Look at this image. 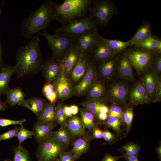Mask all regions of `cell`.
<instances>
[{
    "mask_svg": "<svg viewBox=\"0 0 161 161\" xmlns=\"http://www.w3.org/2000/svg\"><path fill=\"white\" fill-rule=\"evenodd\" d=\"M40 41L39 35L37 34L29 42L17 50L15 66L18 78L35 74L40 70L42 58Z\"/></svg>",
    "mask_w": 161,
    "mask_h": 161,
    "instance_id": "cell-1",
    "label": "cell"
},
{
    "mask_svg": "<svg viewBox=\"0 0 161 161\" xmlns=\"http://www.w3.org/2000/svg\"><path fill=\"white\" fill-rule=\"evenodd\" d=\"M57 4L52 0L44 1L37 9L23 20L21 35L27 39H31L40 31H45L50 22L56 20Z\"/></svg>",
    "mask_w": 161,
    "mask_h": 161,
    "instance_id": "cell-2",
    "label": "cell"
},
{
    "mask_svg": "<svg viewBox=\"0 0 161 161\" xmlns=\"http://www.w3.org/2000/svg\"><path fill=\"white\" fill-rule=\"evenodd\" d=\"M92 0H66L57 4L56 20L63 25L77 18L86 16L89 11Z\"/></svg>",
    "mask_w": 161,
    "mask_h": 161,
    "instance_id": "cell-3",
    "label": "cell"
},
{
    "mask_svg": "<svg viewBox=\"0 0 161 161\" xmlns=\"http://www.w3.org/2000/svg\"><path fill=\"white\" fill-rule=\"evenodd\" d=\"M38 34L46 39L53 57L59 60V58H62V59L73 46L75 38L60 33L51 34L46 31Z\"/></svg>",
    "mask_w": 161,
    "mask_h": 161,
    "instance_id": "cell-4",
    "label": "cell"
},
{
    "mask_svg": "<svg viewBox=\"0 0 161 161\" xmlns=\"http://www.w3.org/2000/svg\"><path fill=\"white\" fill-rule=\"evenodd\" d=\"M66 146L56 140L52 134L39 143L36 154L38 160L56 161L64 152Z\"/></svg>",
    "mask_w": 161,
    "mask_h": 161,
    "instance_id": "cell-5",
    "label": "cell"
},
{
    "mask_svg": "<svg viewBox=\"0 0 161 161\" xmlns=\"http://www.w3.org/2000/svg\"><path fill=\"white\" fill-rule=\"evenodd\" d=\"M97 24L96 20L90 16H86L63 25L55 32L76 37L87 30L97 28Z\"/></svg>",
    "mask_w": 161,
    "mask_h": 161,
    "instance_id": "cell-6",
    "label": "cell"
},
{
    "mask_svg": "<svg viewBox=\"0 0 161 161\" xmlns=\"http://www.w3.org/2000/svg\"><path fill=\"white\" fill-rule=\"evenodd\" d=\"M116 8L113 2L108 0H93L89 11L90 16L95 18L97 24H106L114 15Z\"/></svg>",
    "mask_w": 161,
    "mask_h": 161,
    "instance_id": "cell-7",
    "label": "cell"
},
{
    "mask_svg": "<svg viewBox=\"0 0 161 161\" xmlns=\"http://www.w3.org/2000/svg\"><path fill=\"white\" fill-rule=\"evenodd\" d=\"M125 55L139 73L150 65L153 57L151 52L138 47L128 50Z\"/></svg>",
    "mask_w": 161,
    "mask_h": 161,
    "instance_id": "cell-8",
    "label": "cell"
},
{
    "mask_svg": "<svg viewBox=\"0 0 161 161\" xmlns=\"http://www.w3.org/2000/svg\"><path fill=\"white\" fill-rule=\"evenodd\" d=\"M97 28L87 30L75 38L74 45L83 54L89 52L100 39Z\"/></svg>",
    "mask_w": 161,
    "mask_h": 161,
    "instance_id": "cell-9",
    "label": "cell"
},
{
    "mask_svg": "<svg viewBox=\"0 0 161 161\" xmlns=\"http://www.w3.org/2000/svg\"><path fill=\"white\" fill-rule=\"evenodd\" d=\"M45 79L46 83L54 84L62 72L60 60L53 57L47 59L42 63L40 69Z\"/></svg>",
    "mask_w": 161,
    "mask_h": 161,
    "instance_id": "cell-10",
    "label": "cell"
},
{
    "mask_svg": "<svg viewBox=\"0 0 161 161\" xmlns=\"http://www.w3.org/2000/svg\"><path fill=\"white\" fill-rule=\"evenodd\" d=\"M83 54L73 45L65 56L60 60L62 72L67 75L69 74Z\"/></svg>",
    "mask_w": 161,
    "mask_h": 161,
    "instance_id": "cell-11",
    "label": "cell"
},
{
    "mask_svg": "<svg viewBox=\"0 0 161 161\" xmlns=\"http://www.w3.org/2000/svg\"><path fill=\"white\" fill-rule=\"evenodd\" d=\"M55 126L52 123L37 120L33 126L34 137L38 143L51 136L52 131Z\"/></svg>",
    "mask_w": 161,
    "mask_h": 161,
    "instance_id": "cell-12",
    "label": "cell"
},
{
    "mask_svg": "<svg viewBox=\"0 0 161 161\" xmlns=\"http://www.w3.org/2000/svg\"><path fill=\"white\" fill-rule=\"evenodd\" d=\"M89 52L95 60L101 61L113 58L116 54L100 38Z\"/></svg>",
    "mask_w": 161,
    "mask_h": 161,
    "instance_id": "cell-13",
    "label": "cell"
},
{
    "mask_svg": "<svg viewBox=\"0 0 161 161\" xmlns=\"http://www.w3.org/2000/svg\"><path fill=\"white\" fill-rule=\"evenodd\" d=\"M15 73L16 69L14 65L7 64L0 68V97L5 95L9 89L11 78Z\"/></svg>",
    "mask_w": 161,
    "mask_h": 161,
    "instance_id": "cell-14",
    "label": "cell"
},
{
    "mask_svg": "<svg viewBox=\"0 0 161 161\" xmlns=\"http://www.w3.org/2000/svg\"><path fill=\"white\" fill-rule=\"evenodd\" d=\"M149 98L144 87L143 81L139 82L131 89L130 94V100L134 104L139 105L148 102Z\"/></svg>",
    "mask_w": 161,
    "mask_h": 161,
    "instance_id": "cell-15",
    "label": "cell"
},
{
    "mask_svg": "<svg viewBox=\"0 0 161 161\" xmlns=\"http://www.w3.org/2000/svg\"><path fill=\"white\" fill-rule=\"evenodd\" d=\"M57 93V98L63 99L68 97L72 92L70 83L62 72L56 82L54 84Z\"/></svg>",
    "mask_w": 161,
    "mask_h": 161,
    "instance_id": "cell-16",
    "label": "cell"
},
{
    "mask_svg": "<svg viewBox=\"0 0 161 161\" xmlns=\"http://www.w3.org/2000/svg\"><path fill=\"white\" fill-rule=\"evenodd\" d=\"M89 64L88 56L86 54H83L70 72L74 81H78L84 75Z\"/></svg>",
    "mask_w": 161,
    "mask_h": 161,
    "instance_id": "cell-17",
    "label": "cell"
},
{
    "mask_svg": "<svg viewBox=\"0 0 161 161\" xmlns=\"http://www.w3.org/2000/svg\"><path fill=\"white\" fill-rule=\"evenodd\" d=\"M66 126L70 135L73 137L86 135V133L81 118L74 115L67 120Z\"/></svg>",
    "mask_w": 161,
    "mask_h": 161,
    "instance_id": "cell-18",
    "label": "cell"
},
{
    "mask_svg": "<svg viewBox=\"0 0 161 161\" xmlns=\"http://www.w3.org/2000/svg\"><path fill=\"white\" fill-rule=\"evenodd\" d=\"M118 73L119 75L122 78L131 81L135 80L132 65L125 55L119 59Z\"/></svg>",
    "mask_w": 161,
    "mask_h": 161,
    "instance_id": "cell-19",
    "label": "cell"
},
{
    "mask_svg": "<svg viewBox=\"0 0 161 161\" xmlns=\"http://www.w3.org/2000/svg\"><path fill=\"white\" fill-rule=\"evenodd\" d=\"M144 73L143 82L150 99L155 97L158 81L152 72L147 70Z\"/></svg>",
    "mask_w": 161,
    "mask_h": 161,
    "instance_id": "cell-20",
    "label": "cell"
},
{
    "mask_svg": "<svg viewBox=\"0 0 161 161\" xmlns=\"http://www.w3.org/2000/svg\"><path fill=\"white\" fill-rule=\"evenodd\" d=\"M128 88L122 83H116L111 87L109 92L112 99L115 101L124 104L126 100L128 93Z\"/></svg>",
    "mask_w": 161,
    "mask_h": 161,
    "instance_id": "cell-21",
    "label": "cell"
},
{
    "mask_svg": "<svg viewBox=\"0 0 161 161\" xmlns=\"http://www.w3.org/2000/svg\"><path fill=\"white\" fill-rule=\"evenodd\" d=\"M47 103L41 98L33 97L27 99H24L18 105L29 109L38 117Z\"/></svg>",
    "mask_w": 161,
    "mask_h": 161,
    "instance_id": "cell-22",
    "label": "cell"
},
{
    "mask_svg": "<svg viewBox=\"0 0 161 161\" xmlns=\"http://www.w3.org/2000/svg\"><path fill=\"white\" fill-rule=\"evenodd\" d=\"M95 73L94 66L92 64H89L83 79L75 87L78 94L83 93L91 85L95 79Z\"/></svg>",
    "mask_w": 161,
    "mask_h": 161,
    "instance_id": "cell-23",
    "label": "cell"
},
{
    "mask_svg": "<svg viewBox=\"0 0 161 161\" xmlns=\"http://www.w3.org/2000/svg\"><path fill=\"white\" fill-rule=\"evenodd\" d=\"M89 138L86 135L76 140L73 143L72 152L77 159L88 151Z\"/></svg>",
    "mask_w": 161,
    "mask_h": 161,
    "instance_id": "cell-24",
    "label": "cell"
},
{
    "mask_svg": "<svg viewBox=\"0 0 161 161\" xmlns=\"http://www.w3.org/2000/svg\"><path fill=\"white\" fill-rule=\"evenodd\" d=\"M6 101L10 106L13 107L24 99L26 95L19 87L9 89L5 94Z\"/></svg>",
    "mask_w": 161,
    "mask_h": 161,
    "instance_id": "cell-25",
    "label": "cell"
},
{
    "mask_svg": "<svg viewBox=\"0 0 161 161\" xmlns=\"http://www.w3.org/2000/svg\"><path fill=\"white\" fill-rule=\"evenodd\" d=\"M56 107L55 103H47L37 117V120L54 123Z\"/></svg>",
    "mask_w": 161,
    "mask_h": 161,
    "instance_id": "cell-26",
    "label": "cell"
},
{
    "mask_svg": "<svg viewBox=\"0 0 161 161\" xmlns=\"http://www.w3.org/2000/svg\"><path fill=\"white\" fill-rule=\"evenodd\" d=\"M134 45L150 52H160L161 51V41L151 35L141 42Z\"/></svg>",
    "mask_w": 161,
    "mask_h": 161,
    "instance_id": "cell-27",
    "label": "cell"
},
{
    "mask_svg": "<svg viewBox=\"0 0 161 161\" xmlns=\"http://www.w3.org/2000/svg\"><path fill=\"white\" fill-rule=\"evenodd\" d=\"M100 39L105 43L115 53L121 52L127 47L134 45L130 41H123L117 40L110 39L100 36Z\"/></svg>",
    "mask_w": 161,
    "mask_h": 161,
    "instance_id": "cell-28",
    "label": "cell"
},
{
    "mask_svg": "<svg viewBox=\"0 0 161 161\" xmlns=\"http://www.w3.org/2000/svg\"><path fill=\"white\" fill-rule=\"evenodd\" d=\"M151 28L149 23L143 24L137 31L134 36L129 40L134 45L139 43L151 35Z\"/></svg>",
    "mask_w": 161,
    "mask_h": 161,
    "instance_id": "cell-29",
    "label": "cell"
},
{
    "mask_svg": "<svg viewBox=\"0 0 161 161\" xmlns=\"http://www.w3.org/2000/svg\"><path fill=\"white\" fill-rule=\"evenodd\" d=\"M113 58L101 61L100 66L102 75L107 79H109L112 76L115 68L116 61Z\"/></svg>",
    "mask_w": 161,
    "mask_h": 161,
    "instance_id": "cell-30",
    "label": "cell"
},
{
    "mask_svg": "<svg viewBox=\"0 0 161 161\" xmlns=\"http://www.w3.org/2000/svg\"><path fill=\"white\" fill-rule=\"evenodd\" d=\"M80 113L81 119L84 128L90 131L93 130L96 127L94 115L86 109L80 110Z\"/></svg>",
    "mask_w": 161,
    "mask_h": 161,
    "instance_id": "cell-31",
    "label": "cell"
},
{
    "mask_svg": "<svg viewBox=\"0 0 161 161\" xmlns=\"http://www.w3.org/2000/svg\"><path fill=\"white\" fill-rule=\"evenodd\" d=\"M52 134L56 140L65 145L69 144L70 134L66 126H61L58 130L52 132Z\"/></svg>",
    "mask_w": 161,
    "mask_h": 161,
    "instance_id": "cell-32",
    "label": "cell"
},
{
    "mask_svg": "<svg viewBox=\"0 0 161 161\" xmlns=\"http://www.w3.org/2000/svg\"><path fill=\"white\" fill-rule=\"evenodd\" d=\"M42 93L46 98L51 103H55L57 98V93L54 84L46 83L42 89Z\"/></svg>",
    "mask_w": 161,
    "mask_h": 161,
    "instance_id": "cell-33",
    "label": "cell"
},
{
    "mask_svg": "<svg viewBox=\"0 0 161 161\" xmlns=\"http://www.w3.org/2000/svg\"><path fill=\"white\" fill-rule=\"evenodd\" d=\"M14 151L13 161H31L28 151L23 146H18L14 148Z\"/></svg>",
    "mask_w": 161,
    "mask_h": 161,
    "instance_id": "cell-34",
    "label": "cell"
},
{
    "mask_svg": "<svg viewBox=\"0 0 161 161\" xmlns=\"http://www.w3.org/2000/svg\"><path fill=\"white\" fill-rule=\"evenodd\" d=\"M102 104L97 99L89 100L80 104L94 115L99 113Z\"/></svg>",
    "mask_w": 161,
    "mask_h": 161,
    "instance_id": "cell-35",
    "label": "cell"
},
{
    "mask_svg": "<svg viewBox=\"0 0 161 161\" xmlns=\"http://www.w3.org/2000/svg\"><path fill=\"white\" fill-rule=\"evenodd\" d=\"M64 107L63 104L58 101L56 107L55 121L61 126H66L67 121L66 117L64 113Z\"/></svg>",
    "mask_w": 161,
    "mask_h": 161,
    "instance_id": "cell-36",
    "label": "cell"
},
{
    "mask_svg": "<svg viewBox=\"0 0 161 161\" xmlns=\"http://www.w3.org/2000/svg\"><path fill=\"white\" fill-rule=\"evenodd\" d=\"M34 136V133L32 131L27 129L22 124L20 125L16 135L19 141L18 146L21 145V144L27 139L31 138Z\"/></svg>",
    "mask_w": 161,
    "mask_h": 161,
    "instance_id": "cell-37",
    "label": "cell"
},
{
    "mask_svg": "<svg viewBox=\"0 0 161 161\" xmlns=\"http://www.w3.org/2000/svg\"><path fill=\"white\" fill-rule=\"evenodd\" d=\"M104 91V87L102 84L97 82L95 83L92 86L89 93V97L94 99H97L101 97Z\"/></svg>",
    "mask_w": 161,
    "mask_h": 161,
    "instance_id": "cell-38",
    "label": "cell"
},
{
    "mask_svg": "<svg viewBox=\"0 0 161 161\" xmlns=\"http://www.w3.org/2000/svg\"><path fill=\"white\" fill-rule=\"evenodd\" d=\"M120 118L116 117H110L108 118L106 124L118 133L120 132Z\"/></svg>",
    "mask_w": 161,
    "mask_h": 161,
    "instance_id": "cell-39",
    "label": "cell"
},
{
    "mask_svg": "<svg viewBox=\"0 0 161 161\" xmlns=\"http://www.w3.org/2000/svg\"><path fill=\"white\" fill-rule=\"evenodd\" d=\"M122 117L126 126L128 131L130 129L133 118V108H129L126 109L123 113Z\"/></svg>",
    "mask_w": 161,
    "mask_h": 161,
    "instance_id": "cell-40",
    "label": "cell"
},
{
    "mask_svg": "<svg viewBox=\"0 0 161 161\" xmlns=\"http://www.w3.org/2000/svg\"><path fill=\"white\" fill-rule=\"evenodd\" d=\"M151 64L154 73L158 74L161 71V56L160 52L152 58Z\"/></svg>",
    "mask_w": 161,
    "mask_h": 161,
    "instance_id": "cell-41",
    "label": "cell"
},
{
    "mask_svg": "<svg viewBox=\"0 0 161 161\" xmlns=\"http://www.w3.org/2000/svg\"><path fill=\"white\" fill-rule=\"evenodd\" d=\"M26 121V120L25 119L21 120H14L1 118H0V126L5 127L12 125H21Z\"/></svg>",
    "mask_w": 161,
    "mask_h": 161,
    "instance_id": "cell-42",
    "label": "cell"
},
{
    "mask_svg": "<svg viewBox=\"0 0 161 161\" xmlns=\"http://www.w3.org/2000/svg\"><path fill=\"white\" fill-rule=\"evenodd\" d=\"M19 127L15 126V128L0 135V141L9 139L16 137Z\"/></svg>",
    "mask_w": 161,
    "mask_h": 161,
    "instance_id": "cell-43",
    "label": "cell"
},
{
    "mask_svg": "<svg viewBox=\"0 0 161 161\" xmlns=\"http://www.w3.org/2000/svg\"><path fill=\"white\" fill-rule=\"evenodd\" d=\"M109 117H116L121 118L123 116V111L120 107L116 106H112L109 110Z\"/></svg>",
    "mask_w": 161,
    "mask_h": 161,
    "instance_id": "cell-44",
    "label": "cell"
},
{
    "mask_svg": "<svg viewBox=\"0 0 161 161\" xmlns=\"http://www.w3.org/2000/svg\"><path fill=\"white\" fill-rule=\"evenodd\" d=\"M75 160L72 152L65 151L60 156L56 161H75Z\"/></svg>",
    "mask_w": 161,
    "mask_h": 161,
    "instance_id": "cell-45",
    "label": "cell"
},
{
    "mask_svg": "<svg viewBox=\"0 0 161 161\" xmlns=\"http://www.w3.org/2000/svg\"><path fill=\"white\" fill-rule=\"evenodd\" d=\"M103 138L108 142H110L114 139L113 134L107 130H104L103 131Z\"/></svg>",
    "mask_w": 161,
    "mask_h": 161,
    "instance_id": "cell-46",
    "label": "cell"
},
{
    "mask_svg": "<svg viewBox=\"0 0 161 161\" xmlns=\"http://www.w3.org/2000/svg\"><path fill=\"white\" fill-rule=\"evenodd\" d=\"M128 144L133 154V155L137 157L140 150L139 146L137 144L134 143H128Z\"/></svg>",
    "mask_w": 161,
    "mask_h": 161,
    "instance_id": "cell-47",
    "label": "cell"
},
{
    "mask_svg": "<svg viewBox=\"0 0 161 161\" xmlns=\"http://www.w3.org/2000/svg\"><path fill=\"white\" fill-rule=\"evenodd\" d=\"M121 157H123L122 155L113 156L109 154H106L103 158L101 161H117Z\"/></svg>",
    "mask_w": 161,
    "mask_h": 161,
    "instance_id": "cell-48",
    "label": "cell"
},
{
    "mask_svg": "<svg viewBox=\"0 0 161 161\" xmlns=\"http://www.w3.org/2000/svg\"><path fill=\"white\" fill-rule=\"evenodd\" d=\"M155 100L156 101L159 100L161 97V81L159 80L158 81V85L156 90Z\"/></svg>",
    "mask_w": 161,
    "mask_h": 161,
    "instance_id": "cell-49",
    "label": "cell"
},
{
    "mask_svg": "<svg viewBox=\"0 0 161 161\" xmlns=\"http://www.w3.org/2000/svg\"><path fill=\"white\" fill-rule=\"evenodd\" d=\"M93 130V137L94 138L100 139L103 137V131L96 128Z\"/></svg>",
    "mask_w": 161,
    "mask_h": 161,
    "instance_id": "cell-50",
    "label": "cell"
},
{
    "mask_svg": "<svg viewBox=\"0 0 161 161\" xmlns=\"http://www.w3.org/2000/svg\"><path fill=\"white\" fill-rule=\"evenodd\" d=\"M123 157L127 161H139L137 157L133 155H127L124 153H123Z\"/></svg>",
    "mask_w": 161,
    "mask_h": 161,
    "instance_id": "cell-51",
    "label": "cell"
},
{
    "mask_svg": "<svg viewBox=\"0 0 161 161\" xmlns=\"http://www.w3.org/2000/svg\"><path fill=\"white\" fill-rule=\"evenodd\" d=\"M1 9L0 11V16L1 13ZM1 35L0 33V68L4 66L3 60V49L1 42Z\"/></svg>",
    "mask_w": 161,
    "mask_h": 161,
    "instance_id": "cell-52",
    "label": "cell"
},
{
    "mask_svg": "<svg viewBox=\"0 0 161 161\" xmlns=\"http://www.w3.org/2000/svg\"><path fill=\"white\" fill-rule=\"evenodd\" d=\"M64 110L65 114L66 117H71L72 114L71 112L69 107L65 106L64 107Z\"/></svg>",
    "mask_w": 161,
    "mask_h": 161,
    "instance_id": "cell-53",
    "label": "cell"
},
{
    "mask_svg": "<svg viewBox=\"0 0 161 161\" xmlns=\"http://www.w3.org/2000/svg\"><path fill=\"white\" fill-rule=\"evenodd\" d=\"M69 108L72 115H75L78 113V108L77 106L72 105L70 106Z\"/></svg>",
    "mask_w": 161,
    "mask_h": 161,
    "instance_id": "cell-54",
    "label": "cell"
},
{
    "mask_svg": "<svg viewBox=\"0 0 161 161\" xmlns=\"http://www.w3.org/2000/svg\"><path fill=\"white\" fill-rule=\"evenodd\" d=\"M7 102H3L0 99V111H6L7 107Z\"/></svg>",
    "mask_w": 161,
    "mask_h": 161,
    "instance_id": "cell-55",
    "label": "cell"
},
{
    "mask_svg": "<svg viewBox=\"0 0 161 161\" xmlns=\"http://www.w3.org/2000/svg\"><path fill=\"white\" fill-rule=\"evenodd\" d=\"M109 109L106 106L102 104L100 106L99 112L107 114L109 112Z\"/></svg>",
    "mask_w": 161,
    "mask_h": 161,
    "instance_id": "cell-56",
    "label": "cell"
},
{
    "mask_svg": "<svg viewBox=\"0 0 161 161\" xmlns=\"http://www.w3.org/2000/svg\"><path fill=\"white\" fill-rule=\"evenodd\" d=\"M98 114L99 119L101 120H105L107 118L108 115L107 114L99 112Z\"/></svg>",
    "mask_w": 161,
    "mask_h": 161,
    "instance_id": "cell-57",
    "label": "cell"
},
{
    "mask_svg": "<svg viewBox=\"0 0 161 161\" xmlns=\"http://www.w3.org/2000/svg\"><path fill=\"white\" fill-rule=\"evenodd\" d=\"M156 152L157 154L158 157L159 159L161 160V145H160L157 148L156 150Z\"/></svg>",
    "mask_w": 161,
    "mask_h": 161,
    "instance_id": "cell-58",
    "label": "cell"
},
{
    "mask_svg": "<svg viewBox=\"0 0 161 161\" xmlns=\"http://www.w3.org/2000/svg\"><path fill=\"white\" fill-rule=\"evenodd\" d=\"M4 161H12V160L11 159H9L8 160H5Z\"/></svg>",
    "mask_w": 161,
    "mask_h": 161,
    "instance_id": "cell-59",
    "label": "cell"
},
{
    "mask_svg": "<svg viewBox=\"0 0 161 161\" xmlns=\"http://www.w3.org/2000/svg\"><path fill=\"white\" fill-rule=\"evenodd\" d=\"M38 161H41L40 160H38Z\"/></svg>",
    "mask_w": 161,
    "mask_h": 161,
    "instance_id": "cell-60",
    "label": "cell"
}]
</instances>
